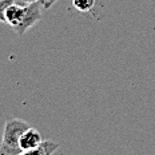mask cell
Masks as SVG:
<instances>
[{"mask_svg":"<svg viewBox=\"0 0 155 155\" xmlns=\"http://www.w3.org/2000/svg\"><path fill=\"white\" fill-rule=\"evenodd\" d=\"M43 9H44V3L41 2V0H36V2H32V3L25 4L23 20H21L20 27L15 31L16 34H18L19 36H23L31 27H34V25L41 19Z\"/></svg>","mask_w":155,"mask_h":155,"instance_id":"cell-2","label":"cell"},{"mask_svg":"<svg viewBox=\"0 0 155 155\" xmlns=\"http://www.w3.org/2000/svg\"><path fill=\"white\" fill-rule=\"evenodd\" d=\"M25 2H27V3H32V2H36V0H25ZM41 2L46 3V0H41Z\"/></svg>","mask_w":155,"mask_h":155,"instance_id":"cell-8","label":"cell"},{"mask_svg":"<svg viewBox=\"0 0 155 155\" xmlns=\"http://www.w3.org/2000/svg\"><path fill=\"white\" fill-rule=\"evenodd\" d=\"M15 2L16 0H0V21L2 23H5V9Z\"/></svg>","mask_w":155,"mask_h":155,"instance_id":"cell-6","label":"cell"},{"mask_svg":"<svg viewBox=\"0 0 155 155\" xmlns=\"http://www.w3.org/2000/svg\"><path fill=\"white\" fill-rule=\"evenodd\" d=\"M95 4L96 0H72V5L82 14L91 12L94 7H95Z\"/></svg>","mask_w":155,"mask_h":155,"instance_id":"cell-5","label":"cell"},{"mask_svg":"<svg viewBox=\"0 0 155 155\" xmlns=\"http://www.w3.org/2000/svg\"><path fill=\"white\" fill-rule=\"evenodd\" d=\"M41 143H43L41 134L36 130V128L30 127L28 130H25L23 132V135L20 137L19 146H20L21 151H30V150H34V148L39 147Z\"/></svg>","mask_w":155,"mask_h":155,"instance_id":"cell-3","label":"cell"},{"mask_svg":"<svg viewBox=\"0 0 155 155\" xmlns=\"http://www.w3.org/2000/svg\"><path fill=\"white\" fill-rule=\"evenodd\" d=\"M59 148V143L52 140H43L39 147L30 151H23L20 155H52Z\"/></svg>","mask_w":155,"mask_h":155,"instance_id":"cell-4","label":"cell"},{"mask_svg":"<svg viewBox=\"0 0 155 155\" xmlns=\"http://www.w3.org/2000/svg\"><path fill=\"white\" fill-rule=\"evenodd\" d=\"M56 2H58V0H46V3H44V9L51 8Z\"/></svg>","mask_w":155,"mask_h":155,"instance_id":"cell-7","label":"cell"},{"mask_svg":"<svg viewBox=\"0 0 155 155\" xmlns=\"http://www.w3.org/2000/svg\"><path fill=\"white\" fill-rule=\"evenodd\" d=\"M30 127L31 126L23 119L12 118L5 122L3 139L0 143V155H20L23 153L19 146V142L23 132Z\"/></svg>","mask_w":155,"mask_h":155,"instance_id":"cell-1","label":"cell"}]
</instances>
